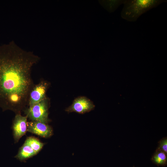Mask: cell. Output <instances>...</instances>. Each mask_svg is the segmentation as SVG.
<instances>
[{
	"instance_id": "6da1fadb",
	"label": "cell",
	"mask_w": 167,
	"mask_h": 167,
	"mask_svg": "<svg viewBox=\"0 0 167 167\" xmlns=\"http://www.w3.org/2000/svg\"><path fill=\"white\" fill-rule=\"evenodd\" d=\"M40 59L13 41L0 46V107L3 110L21 114L27 108L30 92L35 85L32 69Z\"/></svg>"
},
{
	"instance_id": "7a4b0ae2",
	"label": "cell",
	"mask_w": 167,
	"mask_h": 167,
	"mask_svg": "<svg viewBox=\"0 0 167 167\" xmlns=\"http://www.w3.org/2000/svg\"><path fill=\"white\" fill-rule=\"evenodd\" d=\"M166 1L165 0H126L121 16L128 21L135 22L143 14Z\"/></svg>"
},
{
	"instance_id": "3957f363",
	"label": "cell",
	"mask_w": 167,
	"mask_h": 167,
	"mask_svg": "<svg viewBox=\"0 0 167 167\" xmlns=\"http://www.w3.org/2000/svg\"><path fill=\"white\" fill-rule=\"evenodd\" d=\"M50 103L49 99L46 97L40 102L26 108L24 110L25 114L31 121L48 124L50 121L48 117Z\"/></svg>"
},
{
	"instance_id": "277c9868",
	"label": "cell",
	"mask_w": 167,
	"mask_h": 167,
	"mask_svg": "<svg viewBox=\"0 0 167 167\" xmlns=\"http://www.w3.org/2000/svg\"><path fill=\"white\" fill-rule=\"evenodd\" d=\"M50 83L43 80L35 84L31 90L29 96L28 106H31L40 102L46 96V93Z\"/></svg>"
},
{
	"instance_id": "5b68a950",
	"label": "cell",
	"mask_w": 167,
	"mask_h": 167,
	"mask_svg": "<svg viewBox=\"0 0 167 167\" xmlns=\"http://www.w3.org/2000/svg\"><path fill=\"white\" fill-rule=\"evenodd\" d=\"M95 107L93 103L84 96H80L74 100L72 105L66 109L68 113L75 112L83 114L93 109Z\"/></svg>"
},
{
	"instance_id": "8992f818",
	"label": "cell",
	"mask_w": 167,
	"mask_h": 167,
	"mask_svg": "<svg viewBox=\"0 0 167 167\" xmlns=\"http://www.w3.org/2000/svg\"><path fill=\"white\" fill-rule=\"evenodd\" d=\"M27 118L26 115L23 116L21 114H16L12 126L13 135L15 143L18 142L27 131Z\"/></svg>"
},
{
	"instance_id": "52a82bcc",
	"label": "cell",
	"mask_w": 167,
	"mask_h": 167,
	"mask_svg": "<svg viewBox=\"0 0 167 167\" xmlns=\"http://www.w3.org/2000/svg\"><path fill=\"white\" fill-rule=\"evenodd\" d=\"M27 131L46 138L53 135V129L50 126L38 121L28 122Z\"/></svg>"
},
{
	"instance_id": "ba28073f",
	"label": "cell",
	"mask_w": 167,
	"mask_h": 167,
	"mask_svg": "<svg viewBox=\"0 0 167 167\" xmlns=\"http://www.w3.org/2000/svg\"><path fill=\"white\" fill-rule=\"evenodd\" d=\"M36 154L29 145L24 143L15 157L20 161H24Z\"/></svg>"
},
{
	"instance_id": "9c48e42d",
	"label": "cell",
	"mask_w": 167,
	"mask_h": 167,
	"mask_svg": "<svg viewBox=\"0 0 167 167\" xmlns=\"http://www.w3.org/2000/svg\"><path fill=\"white\" fill-rule=\"evenodd\" d=\"M126 0L99 1L101 4L109 12L114 11L122 4H124Z\"/></svg>"
},
{
	"instance_id": "30bf717a",
	"label": "cell",
	"mask_w": 167,
	"mask_h": 167,
	"mask_svg": "<svg viewBox=\"0 0 167 167\" xmlns=\"http://www.w3.org/2000/svg\"><path fill=\"white\" fill-rule=\"evenodd\" d=\"M167 154L163 151L156 150L152 158V161L158 166H165L167 164Z\"/></svg>"
},
{
	"instance_id": "8fae6325",
	"label": "cell",
	"mask_w": 167,
	"mask_h": 167,
	"mask_svg": "<svg viewBox=\"0 0 167 167\" xmlns=\"http://www.w3.org/2000/svg\"><path fill=\"white\" fill-rule=\"evenodd\" d=\"M25 143L29 145L37 154L42 149L45 143L41 142L38 139L34 137H28Z\"/></svg>"
},
{
	"instance_id": "7c38bea8",
	"label": "cell",
	"mask_w": 167,
	"mask_h": 167,
	"mask_svg": "<svg viewBox=\"0 0 167 167\" xmlns=\"http://www.w3.org/2000/svg\"><path fill=\"white\" fill-rule=\"evenodd\" d=\"M156 150L163 151L167 154V139L166 137L162 139L159 142Z\"/></svg>"
}]
</instances>
